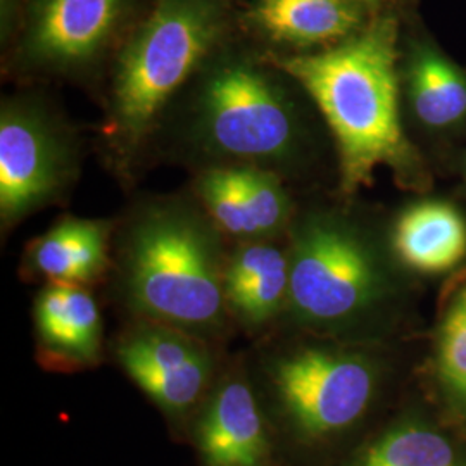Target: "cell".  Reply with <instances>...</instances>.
Returning a JSON list of instances; mask_svg holds the SVG:
<instances>
[{
	"mask_svg": "<svg viewBox=\"0 0 466 466\" xmlns=\"http://www.w3.org/2000/svg\"><path fill=\"white\" fill-rule=\"evenodd\" d=\"M232 240L188 190L135 198L116 219L113 267L135 319L202 339L225 332V265Z\"/></svg>",
	"mask_w": 466,
	"mask_h": 466,
	"instance_id": "3957f363",
	"label": "cell"
},
{
	"mask_svg": "<svg viewBox=\"0 0 466 466\" xmlns=\"http://www.w3.org/2000/svg\"><path fill=\"white\" fill-rule=\"evenodd\" d=\"M290 287L287 237L232 242L225 265V299L233 321L267 330L285 315Z\"/></svg>",
	"mask_w": 466,
	"mask_h": 466,
	"instance_id": "5bb4252c",
	"label": "cell"
},
{
	"mask_svg": "<svg viewBox=\"0 0 466 466\" xmlns=\"http://www.w3.org/2000/svg\"><path fill=\"white\" fill-rule=\"evenodd\" d=\"M356 0H244L242 32L277 56L329 49L375 16Z\"/></svg>",
	"mask_w": 466,
	"mask_h": 466,
	"instance_id": "8fae6325",
	"label": "cell"
},
{
	"mask_svg": "<svg viewBox=\"0 0 466 466\" xmlns=\"http://www.w3.org/2000/svg\"><path fill=\"white\" fill-rule=\"evenodd\" d=\"M356 2H360V4L367 5L368 9H371L373 13H377V9H379V7H382V4L389 2V0H356Z\"/></svg>",
	"mask_w": 466,
	"mask_h": 466,
	"instance_id": "ffe728a7",
	"label": "cell"
},
{
	"mask_svg": "<svg viewBox=\"0 0 466 466\" xmlns=\"http://www.w3.org/2000/svg\"><path fill=\"white\" fill-rule=\"evenodd\" d=\"M268 385L290 429L325 439L354 425L371 402L375 370L365 356L327 348H298L269 358Z\"/></svg>",
	"mask_w": 466,
	"mask_h": 466,
	"instance_id": "ba28073f",
	"label": "cell"
},
{
	"mask_svg": "<svg viewBox=\"0 0 466 466\" xmlns=\"http://www.w3.org/2000/svg\"><path fill=\"white\" fill-rule=\"evenodd\" d=\"M290 287L285 315L302 325H340L380 299L383 277L377 254L350 218L304 209L287 233Z\"/></svg>",
	"mask_w": 466,
	"mask_h": 466,
	"instance_id": "52a82bcc",
	"label": "cell"
},
{
	"mask_svg": "<svg viewBox=\"0 0 466 466\" xmlns=\"http://www.w3.org/2000/svg\"><path fill=\"white\" fill-rule=\"evenodd\" d=\"M244 0H152L123 44L97 99L100 159L123 188L150 167V150L169 104L209 54L242 32Z\"/></svg>",
	"mask_w": 466,
	"mask_h": 466,
	"instance_id": "7a4b0ae2",
	"label": "cell"
},
{
	"mask_svg": "<svg viewBox=\"0 0 466 466\" xmlns=\"http://www.w3.org/2000/svg\"><path fill=\"white\" fill-rule=\"evenodd\" d=\"M398 40V19L377 13L365 28L329 49L268 52L299 82L332 135L342 199L371 187L379 167H390L408 182L417 178V154L400 123Z\"/></svg>",
	"mask_w": 466,
	"mask_h": 466,
	"instance_id": "277c9868",
	"label": "cell"
},
{
	"mask_svg": "<svg viewBox=\"0 0 466 466\" xmlns=\"http://www.w3.org/2000/svg\"><path fill=\"white\" fill-rule=\"evenodd\" d=\"M450 466H452V465H450Z\"/></svg>",
	"mask_w": 466,
	"mask_h": 466,
	"instance_id": "44dd1931",
	"label": "cell"
},
{
	"mask_svg": "<svg viewBox=\"0 0 466 466\" xmlns=\"http://www.w3.org/2000/svg\"><path fill=\"white\" fill-rule=\"evenodd\" d=\"M152 0H28L19 32L2 56L17 84L82 86L97 97L123 44Z\"/></svg>",
	"mask_w": 466,
	"mask_h": 466,
	"instance_id": "5b68a950",
	"label": "cell"
},
{
	"mask_svg": "<svg viewBox=\"0 0 466 466\" xmlns=\"http://www.w3.org/2000/svg\"><path fill=\"white\" fill-rule=\"evenodd\" d=\"M188 190L232 242L287 237L298 213L289 182L259 167H204Z\"/></svg>",
	"mask_w": 466,
	"mask_h": 466,
	"instance_id": "30bf717a",
	"label": "cell"
},
{
	"mask_svg": "<svg viewBox=\"0 0 466 466\" xmlns=\"http://www.w3.org/2000/svg\"><path fill=\"white\" fill-rule=\"evenodd\" d=\"M299 82L244 32L219 46L173 99L154 137L150 167H250L299 180L313 159Z\"/></svg>",
	"mask_w": 466,
	"mask_h": 466,
	"instance_id": "6da1fadb",
	"label": "cell"
},
{
	"mask_svg": "<svg viewBox=\"0 0 466 466\" xmlns=\"http://www.w3.org/2000/svg\"><path fill=\"white\" fill-rule=\"evenodd\" d=\"M76 125L44 86L25 85L0 104V228L13 232L36 213L66 202L84 167Z\"/></svg>",
	"mask_w": 466,
	"mask_h": 466,
	"instance_id": "8992f818",
	"label": "cell"
},
{
	"mask_svg": "<svg viewBox=\"0 0 466 466\" xmlns=\"http://www.w3.org/2000/svg\"><path fill=\"white\" fill-rule=\"evenodd\" d=\"M116 219L63 217L34 238L23 254V273L46 283L90 287L113 267Z\"/></svg>",
	"mask_w": 466,
	"mask_h": 466,
	"instance_id": "9a60e30c",
	"label": "cell"
},
{
	"mask_svg": "<svg viewBox=\"0 0 466 466\" xmlns=\"http://www.w3.org/2000/svg\"><path fill=\"white\" fill-rule=\"evenodd\" d=\"M38 361L56 371L97 365L102 350V315L90 287L46 283L34 304Z\"/></svg>",
	"mask_w": 466,
	"mask_h": 466,
	"instance_id": "4fadbf2b",
	"label": "cell"
},
{
	"mask_svg": "<svg viewBox=\"0 0 466 466\" xmlns=\"http://www.w3.org/2000/svg\"><path fill=\"white\" fill-rule=\"evenodd\" d=\"M392 249L415 271L444 273L466 258L465 218L450 202L413 204L396 219Z\"/></svg>",
	"mask_w": 466,
	"mask_h": 466,
	"instance_id": "2e32d148",
	"label": "cell"
},
{
	"mask_svg": "<svg viewBox=\"0 0 466 466\" xmlns=\"http://www.w3.org/2000/svg\"><path fill=\"white\" fill-rule=\"evenodd\" d=\"M452 458V448L442 435L404 425L371 442L352 466H450Z\"/></svg>",
	"mask_w": 466,
	"mask_h": 466,
	"instance_id": "ac0fdd59",
	"label": "cell"
},
{
	"mask_svg": "<svg viewBox=\"0 0 466 466\" xmlns=\"http://www.w3.org/2000/svg\"><path fill=\"white\" fill-rule=\"evenodd\" d=\"M194 441L204 466H271L265 410L246 373L223 377L208 394Z\"/></svg>",
	"mask_w": 466,
	"mask_h": 466,
	"instance_id": "7c38bea8",
	"label": "cell"
},
{
	"mask_svg": "<svg viewBox=\"0 0 466 466\" xmlns=\"http://www.w3.org/2000/svg\"><path fill=\"white\" fill-rule=\"evenodd\" d=\"M439 350L446 380L466 398V290L444 319Z\"/></svg>",
	"mask_w": 466,
	"mask_h": 466,
	"instance_id": "d6986e66",
	"label": "cell"
},
{
	"mask_svg": "<svg viewBox=\"0 0 466 466\" xmlns=\"http://www.w3.org/2000/svg\"><path fill=\"white\" fill-rule=\"evenodd\" d=\"M116 358L135 385L171 418L188 415L211 392L213 352L199 335L135 319L117 339Z\"/></svg>",
	"mask_w": 466,
	"mask_h": 466,
	"instance_id": "9c48e42d",
	"label": "cell"
},
{
	"mask_svg": "<svg viewBox=\"0 0 466 466\" xmlns=\"http://www.w3.org/2000/svg\"><path fill=\"white\" fill-rule=\"evenodd\" d=\"M408 96L420 123L450 128L466 117V75L439 50L418 46L408 66Z\"/></svg>",
	"mask_w": 466,
	"mask_h": 466,
	"instance_id": "e0dca14e",
	"label": "cell"
}]
</instances>
